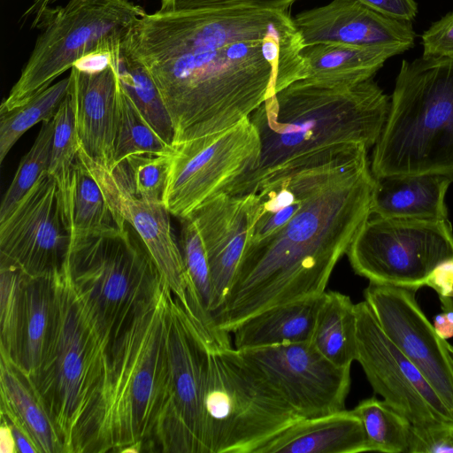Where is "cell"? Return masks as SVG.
Masks as SVG:
<instances>
[{"mask_svg": "<svg viewBox=\"0 0 453 453\" xmlns=\"http://www.w3.org/2000/svg\"><path fill=\"white\" fill-rule=\"evenodd\" d=\"M311 341L334 364L351 366L357 346L356 304L349 296L337 291L322 294Z\"/></svg>", "mask_w": 453, "mask_h": 453, "instance_id": "obj_28", "label": "cell"}, {"mask_svg": "<svg viewBox=\"0 0 453 453\" xmlns=\"http://www.w3.org/2000/svg\"><path fill=\"white\" fill-rule=\"evenodd\" d=\"M0 394L1 413L29 434L39 453H65L58 428L32 380L4 357L0 358Z\"/></svg>", "mask_w": 453, "mask_h": 453, "instance_id": "obj_23", "label": "cell"}, {"mask_svg": "<svg viewBox=\"0 0 453 453\" xmlns=\"http://www.w3.org/2000/svg\"><path fill=\"white\" fill-rule=\"evenodd\" d=\"M257 214L255 193H220L188 216L196 223L207 252L213 291L212 316L225 302L233 284Z\"/></svg>", "mask_w": 453, "mask_h": 453, "instance_id": "obj_18", "label": "cell"}, {"mask_svg": "<svg viewBox=\"0 0 453 453\" xmlns=\"http://www.w3.org/2000/svg\"><path fill=\"white\" fill-rule=\"evenodd\" d=\"M446 347L450 354V357H451V359H452V363H453V345H451L450 343H449L447 341H446Z\"/></svg>", "mask_w": 453, "mask_h": 453, "instance_id": "obj_47", "label": "cell"}, {"mask_svg": "<svg viewBox=\"0 0 453 453\" xmlns=\"http://www.w3.org/2000/svg\"><path fill=\"white\" fill-rule=\"evenodd\" d=\"M261 144L250 118L235 126L173 145L163 203L180 220L253 172Z\"/></svg>", "mask_w": 453, "mask_h": 453, "instance_id": "obj_12", "label": "cell"}, {"mask_svg": "<svg viewBox=\"0 0 453 453\" xmlns=\"http://www.w3.org/2000/svg\"><path fill=\"white\" fill-rule=\"evenodd\" d=\"M53 119L54 132L48 173L56 180L62 199L68 192L80 150L71 88Z\"/></svg>", "mask_w": 453, "mask_h": 453, "instance_id": "obj_34", "label": "cell"}, {"mask_svg": "<svg viewBox=\"0 0 453 453\" xmlns=\"http://www.w3.org/2000/svg\"><path fill=\"white\" fill-rule=\"evenodd\" d=\"M70 244L59 188L46 172L0 221V256L29 276L50 275L63 268Z\"/></svg>", "mask_w": 453, "mask_h": 453, "instance_id": "obj_15", "label": "cell"}, {"mask_svg": "<svg viewBox=\"0 0 453 453\" xmlns=\"http://www.w3.org/2000/svg\"><path fill=\"white\" fill-rule=\"evenodd\" d=\"M111 54L119 81L136 107L161 139L172 146L174 137L172 119L152 77L127 50L124 40Z\"/></svg>", "mask_w": 453, "mask_h": 453, "instance_id": "obj_29", "label": "cell"}, {"mask_svg": "<svg viewBox=\"0 0 453 453\" xmlns=\"http://www.w3.org/2000/svg\"><path fill=\"white\" fill-rule=\"evenodd\" d=\"M0 453H19L11 426L3 414L0 423Z\"/></svg>", "mask_w": 453, "mask_h": 453, "instance_id": "obj_44", "label": "cell"}, {"mask_svg": "<svg viewBox=\"0 0 453 453\" xmlns=\"http://www.w3.org/2000/svg\"><path fill=\"white\" fill-rule=\"evenodd\" d=\"M64 267L110 352L163 284L150 252L127 221L108 233L71 237Z\"/></svg>", "mask_w": 453, "mask_h": 453, "instance_id": "obj_6", "label": "cell"}, {"mask_svg": "<svg viewBox=\"0 0 453 453\" xmlns=\"http://www.w3.org/2000/svg\"><path fill=\"white\" fill-rule=\"evenodd\" d=\"M374 146V177H453V58L402 61L388 117Z\"/></svg>", "mask_w": 453, "mask_h": 453, "instance_id": "obj_5", "label": "cell"}, {"mask_svg": "<svg viewBox=\"0 0 453 453\" xmlns=\"http://www.w3.org/2000/svg\"><path fill=\"white\" fill-rule=\"evenodd\" d=\"M424 286L433 288L439 297L453 298V258L439 264L426 278Z\"/></svg>", "mask_w": 453, "mask_h": 453, "instance_id": "obj_41", "label": "cell"}, {"mask_svg": "<svg viewBox=\"0 0 453 453\" xmlns=\"http://www.w3.org/2000/svg\"><path fill=\"white\" fill-rule=\"evenodd\" d=\"M357 359L374 392L412 425L453 420L418 368L380 328L365 301L356 304Z\"/></svg>", "mask_w": 453, "mask_h": 453, "instance_id": "obj_14", "label": "cell"}, {"mask_svg": "<svg viewBox=\"0 0 453 453\" xmlns=\"http://www.w3.org/2000/svg\"><path fill=\"white\" fill-rule=\"evenodd\" d=\"M54 132V119L42 122L29 151L21 158L0 206V221L5 219L18 203L48 172Z\"/></svg>", "mask_w": 453, "mask_h": 453, "instance_id": "obj_35", "label": "cell"}, {"mask_svg": "<svg viewBox=\"0 0 453 453\" xmlns=\"http://www.w3.org/2000/svg\"><path fill=\"white\" fill-rule=\"evenodd\" d=\"M69 77L80 151L111 171L119 82L111 54L104 67L82 70L73 66Z\"/></svg>", "mask_w": 453, "mask_h": 453, "instance_id": "obj_20", "label": "cell"}, {"mask_svg": "<svg viewBox=\"0 0 453 453\" xmlns=\"http://www.w3.org/2000/svg\"><path fill=\"white\" fill-rule=\"evenodd\" d=\"M434 327L443 340L453 337V311H443L434 318Z\"/></svg>", "mask_w": 453, "mask_h": 453, "instance_id": "obj_45", "label": "cell"}, {"mask_svg": "<svg viewBox=\"0 0 453 453\" xmlns=\"http://www.w3.org/2000/svg\"><path fill=\"white\" fill-rule=\"evenodd\" d=\"M362 421L369 451L407 453L411 422L384 400L369 397L352 409Z\"/></svg>", "mask_w": 453, "mask_h": 453, "instance_id": "obj_31", "label": "cell"}, {"mask_svg": "<svg viewBox=\"0 0 453 453\" xmlns=\"http://www.w3.org/2000/svg\"><path fill=\"white\" fill-rule=\"evenodd\" d=\"M442 311H453V298L439 297Z\"/></svg>", "mask_w": 453, "mask_h": 453, "instance_id": "obj_46", "label": "cell"}, {"mask_svg": "<svg viewBox=\"0 0 453 453\" xmlns=\"http://www.w3.org/2000/svg\"><path fill=\"white\" fill-rule=\"evenodd\" d=\"M79 157L99 184L119 222L127 221L134 229L150 252L164 283L188 310V275L180 247L172 229L170 213L164 203L138 197L118 173L94 162L80 150Z\"/></svg>", "mask_w": 453, "mask_h": 453, "instance_id": "obj_17", "label": "cell"}, {"mask_svg": "<svg viewBox=\"0 0 453 453\" xmlns=\"http://www.w3.org/2000/svg\"><path fill=\"white\" fill-rule=\"evenodd\" d=\"M301 418L345 409L350 367L326 358L311 341L239 350Z\"/></svg>", "mask_w": 453, "mask_h": 453, "instance_id": "obj_13", "label": "cell"}, {"mask_svg": "<svg viewBox=\"0 0 453 453\" xmlns=\"http://www.w3.org/2000/svg\"><path fill=\"white\" fill-rule=\"evenodd\" d=\"M321 296L273 306L249 318L233 331L234 348L243 350L311 341Z\"/></svg>", "mask_w": 453, "mask_h": 453, "instance_id": "obj_26", "label": "cell"}, {"mask_svg": "<svg viewBox=\"0 0 453 453\" xmlns=\"http://www.w3.org/2000/svg\"><path fill=\"white\" fill-rule=\"evenodd\" d=\"M296 0H162L160 11H204L249 8L287 11Z\"/></svg>", "mask_w": 453, "mask_h": 453, "instance_id": "obj_38", "label": "cell"}, {"mask_svg": "<svg viewBox=\"0 0 453 453\" xmlns=\"http://www.w3.org/2000/svg\"><path fill=\"white\" fill-rule=\"evenodd\" d=\"M423 58H453V12L434 22L421 35Z\"/></svg>", "mask_w": 453, "mask_h": 453, "instance_id": "obj_39", "label": "cell"}, {"mask_svg": "<svg viewBox=\"0 0 453 453\" xmlns=\"http://www.w3.org/2000/svg\"><path fill=\"white\" fill-rule=\"evenodd\" d=\"M417 291L369 282L364 296L384 334L418 368L453 416V363L447 340L419 307Z\"/></svg>", "mask_w": 453, "mask_h": 453, "instance_id": "obj_16", "label": "cell"}, {"mask_svg": "<svg viewBox=\"0 0 453 453\" xmlns=\"http://www.w3.org/2000/svg\"><path fill=\"white\" fill-rule=\"evenodd\" d=\"M371 9L387 17L412 21L418 14L414 0H358Z\"/></svg>", "mask_w": 453, "mask_h": 453, "instance_id": "obj_40", "label": "cell"}, {"mask_svg": "<svg viewBox=\"0 0 453 453\" xmlns=\"http://www.w3.org/2000/svg\"><path fill=\"white\" fill-rule=\"evenodd\" d=\"M389 97L370 79L353 84L296 81L250 115L260 139L257 168L226 193L247 195L274 173L306 157L346 146L375 145Z\"/></svg>", "mask_w": 453, "mask_h": 453, "instance_id": "obj_3", "label": "cell"}, {"mask_svg": "<svg viewBox=\"0 0 453 453\" xmlns=\"http://www.w3.org/2000/svg\"><path fill=\"white\" fill-rule=\"evenodd\" d=\"M3 414V413H1ZM4 415V414H3ZM4 417L8 420L19 453H39V450L29 436V434L16 422L9 419L5 415Z\"/></svg>", "mask_w": 453, "mask_h": 453, "instance_id": "obj_42", "label": "cell"}, {"mask_svg": "<svg viewBox=\"0 0 453 453\" xmlns=\"http://www.w3.org/2000/svg\"><path fill=\"white\" fill-rule=\"evenodd\" d=\"M360 147L343 159L292 218L249 242L226 298L214 313L230 334L273 306L321 296L340 258L370 216L374 177Z\"/></svg>", "mask_w": 453, "mask_h": 453, "instance_id": "obj_2", "label": "cell"}, {"mask_svg": "<svg viewBox=\"0 0 453 453\" xmlns=\"http://www.w3.org/2000/svg\"><path fill=\"white\" fill-rule=\"evenodd\" d=\"M57 1L58 0H32L30 5L23 13L21 19L24 21L27 19L32 18L31 27H36L45 12Z\"/></svg>", "mask_w": 453, "mask_h": 453, "instance_id": "obj_43", "label": "cell"}, {"mask_svg": "<svg viewBox=\"0 0 453 453\" xmlns=\"http://www.w3.org/2000/svg\"><path fill=\"white\" fill-rule=\"evenodd\" d=\"M27 273L0 256V356L16 362Z\"/></svg>", "mask_w": 453, "mask_h": 453, "instance_id": "obj_33", "label": "cell"}, {"mask_svg": "<svg viewBox=\"0 0 453 453\" xmlns=\"http://www.w3.org/2000/svg\"><path fill=\"white\" fill-rule=\"evenodd\" d=\"M407 453H453V420L412 425Z\"/></svg>", "mask_w": 453, "mask_h": 453, "instance_id": "obj_37", "label": "cell"}, {"mask_svg": "<svg viewBox=\"0 0 453 453\" xmlns=\"http://www.w3.org/2000/svg\"><path fill=\"white\" fill-rule=\"evenodd\" d=\"M169 167L170 154L145 153L128 157L113 171L138 197L149 202H163Z\"/></svg>", "mask_w": 453, "mask_h": 453, "instance_id": "obj_36", "label": "cell"}, {"mask_svg": "<svg viewBox=\"0 0 453 453\" xmlns=\"http://www.w3.org/2000/svg\"><path fill=\"white\" fill-rule=\"evenodd\" d=\"M70 88V77L50 85L27 102L0 111V163L17 141L39 122L51 120Z\"/></svg>", "mask_w": 453, "mask_h": 453, "instance_id": "obj_32", "label": "cell"}, {"mask_svg": "<svg viewBox=\"0 0 453 453\" xmlns=\"http://www.w3.org/2000/svg\"><path fill=\"white\" fill-rule=\"evenodd\" d=\"M346 254L369 282L418 290L439 264L453 258L452 227L448 219L370 214Z\"/></svg>", "mask_w": 453, "mask_h": 453, "instance_id": "obj_10", "label": "cell"}, {"mask_svg": "<svg viewBox=\"0 0 453 453\" xmlns=\"http://www.w3.org/2000/svg\"><path fill=\"white\" fill-rule=\"evenodd\" d=\"M369 451L364 426L353 410L301 418L255 453H360Z\"/></svg>", "mask_w": 453, "mask_h": 453, "instance_id": "obj_21", "label": "cell"}, {"mask_svg": "<svg viewBox=\"0 0 453 453\" xmlns=\"http://www.w3.org/2000/svg\"><path fill=\"white\" fill-rule=\"evenodd\" d=\"M172 150L173 146L150 126L119 81L113 169L134 154H170Z\"/></svg>", "mask_w": 453, "mask_h": 453, "instance_id": "obj_30", "label": "cell"}, {"mask_svg": "<svg viewBox=\"0 0 453 453\" xmlns=\"http://www.w3.org/2000/svg\"><path fill=\"white\" fill-rule=\"evenodd\" d=\"M61 204L71 237L108 233L126 223L119 222L111 211L99 184L79 154L68 192L61 199Z\"/></svg>", "mask_w": 453, "mask_h": 453, "instance_id": "obj_27", "label": "cell"}, {"mask_svg": "<svg viewBox=\"0 0 453 453\" xmlns=\"http://www.w3.org/2000/svg\"><path fill=\"white\" fill-rule=\"evenodd\" d=\"M124 44L161 94L173 145L235 126L307 75L287 11L158 10L139 18Z\"/></svg>", "mask_w": 453, "mask_h": 453, "instance_id": "obj_1", "label": "cell"}, {"mask_svg": "<svg viewBox=\"0 0 453 453\" xmlns=\"http://www.w3.org/2000/svg\"><path fill=\"white\" fill-rule=\"evenodd\" d=\"M56 280L55 330L30 379L58 428L65 453H72L76 432L106 373L110 351L85 313L64 266Z\"/></svg>", "mask_w": 453, "mask_h": 453, "instance_id": "obj_8", "label": "cell"}, {"mask_svg": "<svg viewBox=\"0 0 453 453\" xmlns=\"http://www.w3.org/2000/svg\"><path fill=\"white\" fill-rule=\"evenodd\" d=\"M452 181L453 177L439 173L374 177L370 214L395 219H448L445 196Z\"/></svg>", "mask_w": 453, "mask_h": 453, "instance_id": "obj_22", "label": "cell"}, {"mask_svg": "<svg viewBox=\"0 0 453 453\" xmlns=\"http://www.w3.org/2000/svg\"><path fill=\"white\" fill-rule=\"evenodd\" d=\"M299 419L239 350L232 346L209 347L202 453H255Z\"/></svg>", "mask_w": 453, "mask_h": 453, "instance_id": "obj_7", "label": "cell"}, {"mask_svg": "<svg viewBox=\"0 0 453 453\" xmlns=\"http://www.w3.org/2000/svg\"><path fill=\"white\" fill-rule=\"evenodd\" d=\"M304 48L319 43L414 46L411 21L387 17L358 0H332L293 18Z\"/></svg>", "mask_w": 453, "mask_h": 453, "instance_id": "obj_19", "label": "cell"}, {"mask_svg": "<svg viewBox=\"0 0 453 453\" xmlns=\"http://www.w3.org/2000/svg\"><path fill=\"white\" fill-rule=\"evenodd\" d=\"M410 50L404 45L361 47L319 43L303 49L307 80L353 84L372 79L390 58Z\"/></svg>", "mask_w": 453, "mask_h": 453, "instance_id": "obj_25", "label": "cell"}, {"mask_svg": "<svg viewBox=\"0 0 453 453\" xmlns=\"http://www.w3.org/2000/svg\"><path fill=\"white\" fill-rule=\"evenodd\" d=\"M145 13L124 0H69L50 7L36 27L42 31L0 111L27 102L83 58L112 51Z\"/></svg>", "mask_w": 453, "mask_h": 453, "instance_id": "obj_9", "label": "cell"}, {"mask_svg": "<svg viewBox=\"0 0 453 453\" xmlns=\"http://www.w3.org/2000/svg\"><path fill=\"white\" fill-rule=\"evenodd\" d=\"M210 342L173 293L167 326V368L153 434L163 452L202 453L203 399Z\"/></svg>", "mask_w": 453, "mask_h": 453, "instance_id": "obj_11", "label": "cell"}, {"mask_svg": "<svg viewBox=\"0 0 453 453\" xmlns=\"http://www.w3.org/2000/svg\"><path fill=\"white\" fill-rule=\"evenodd\" d=\"M171 293L163 281L112 346L104 380L76 432L72 453L121 452L153 439L167 368Z\"/></svg>", "mask_w": 453, "mask_h": 453, "instance_id": "obj_4", "label": "cell"}, {"mask_svg": "<svg viewBox=\"0 0 453 453\" xmlns=\"http://www.w3.org/2000/svg\"><path fill=\"white\" fill-rule=\"evenodd\" d=\"M57 273L36 277L27 274L25 277L14 365L29 377L42 364L55 330L58 316Z\"/></svg>", "mask_w": 453, "mask_h": 453, "instance_id": "obj_24", "label": "cell"}]
</instances>
